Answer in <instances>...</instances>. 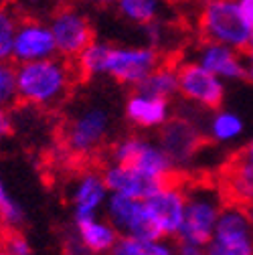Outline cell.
I'll return each instance as SVG.
<instances>
[{
	"mask_svg": "<svg viewBox=\"0 0 253 255\" xmlns=\"http://www.w3.org/2000/svg\"><path fill=\"white\" fill-rule=\"evenodd\" d=\"M81 81L75 63L65 57H49L16 65L18 106L35 108L43 112H55L65 104Z\"/></svg>",
	"mask_w": 253,
	"mask_h": 255,
	"instance_id": "1",
	"label": "cell"
},
{
	"mask_svg": "<svg viewBox=\"0 0 253 255\" xmlns=\"http://www.w3.org/2000/svg\"><path fill=\"white\" fill-rule=\"evenodd\" d=\"M197 26L203 41L247 51L253 28L243 20L235 0H201Z\"/></svg>",
	"mask_w": 253,
	"mask_h": 255,
	"instance_id": "2",
	"label": "cell"
},
{
	"mask_svg": "<svg viewBox=\"0 0 253 255\" xmlns=\"http://www.w3.org/2000/svg\"><path fill=\"white\" fill-rule=\"evenodd\" d=\"M47 20L59 57L73 61L87 45L96 41V28H93L91 16L79 4H59Z\"/></svg>",
	"mask_w": 253,
	"mask_h": 255,
	"instance_id": "3",
	"label": "cell"
},
{
	"mask_svg": "<svg viewBox=\"0 0 253 255\" xmlns=\"http://www.w3.org/2000/svg\"><path fill=\"white\" fill-rule=\"evenodd\" d=\"M162 63V53L150 45H110L106 75L120 85L136 87Z\"/></svg>",
	"mask_w": 253,
	"mask_h": 255,
	"instance_id": "4",
	"label": "cell"
},
{
	"mask_svg": "<svg viewBox=\"0 0 253 255\" xmlns=\"http://www.w3.org/2000/svg\"><path fill=\"white\" fill-rule=\"evenodd\" d=\"M215 180L221 207L243 211L253 203V162L241 152V148L219 164Z\"/></svg>",
	"mask_w": 253,
	"mask_h": 255,
	"instance_id": "5",
	"label": "cell"
},
{
	"mask_svg": "<svg viewBox=\"0 0 253 255\" xmlns=\"http://www.w3.org/2000/svg\"><path fill=\"white\" fill-rule=\"evenodd\" d=\"M158 142L172 162H186L211 146L213 138L207 136L193 120L182 114H174L160 124Z\"/></svg>",
	"mask_w": 253,
	"mask_h": 255,
	"instance_id": "6",
	"label": "cell"
},
{
	"mask_svg": "<svg viewBox=\"0 0 253 255\" xmlns=\"http://www.w3.org/2000/svg\"><path fill=\"white\" fill-rule=\"evenodd\" d=\"M178 93L201 108L219 112L225 100V83L197 59L178 61Z\"/></svg>",
	"mask_w": 253,
	"mask_h": 255,
	"instance_id": "7",
	"label": "cell"
},
{
	"mask_svg": "<svg viewBox=\"0 0 253 255\" xmlns=\"http://www.w3.org/2000/svg\"><path fill=\"white\" fill-rule=\"evenodd\" d=\"M207 255H253V229L241 211L221 207Z\"/></svg>",
	"mask_w": 253,
	"mask_h": 255,
	"instance_id": "8",
	"label": "cell"
},
{
	"mask_svg": "<svg viewBox=\"0 0 253 255\" xmlns=\"http://www.w3.org/2000/svg\"><path fill=\"white\" fill-rule=\"evenodd\" d=\"M57 55L55 39L51 33L49 20L41 16H26L20 20L16 39H14V51L12 61L16 65L30 61H41Z\"/></svg>",
	"mask_w": 253,
	"mask_h": 255,
	"instance_id": "9",
	"label": "cell"
},
{
	"mask_svg": "<svg viewBox=\"0 0 253 255\" xmlns=\"http://www.w3.org/2000/svg\"><path fill=\"white\" fill-rule=\"evenodd\" d=\"M112 158L118 166L132 168L152 176H160L162 172L172 168V160L166 152L144 144V140L138 136H130L126 140H120L118 144H112Z\"/></svg>",
	"mask_w": 253,
	"mask_h": 255,
	"instance_id": "10",
	"label": "cell"
},
{
	"mask_svg": "<svg viewBox=\"0 0 253 255\" xmlns=\"http://www.w3.org/2000/svg\"><path fill=\"white\" fill-rule=\"evenodd\" d=\"M195 59L223 81H247V55L235 47L203 41L197 47Z\"/></svg>",
	"mask_w": 253,
	"mask_h": 255,
	"instance_id": "11",
	"label": "cell"
},
{
	"mask_svg": "<svg viewBox=\"0 0 253 255\" xmlns=\"http://www.w3.org/2000/svg\"><path fill=\"white\" fill-rule=\"evenodd\" d=\"M104 186L112 188L116 193L128 195L134 199H148L158 190H162L160 186V176H152V174H144L132 168H124V166H110L104 170L102 174Z\"/></svg>",
	"mask_w": 253,
	"mask_h": 255,
	"instance_id": "12",
	"label": "cell"
},
{
	"mask_svg": "<svg viewBox=\"0 0 253 255\" xmlns=\"http://www.w3.org/2000/svg\"><path fill=\"white\" fill-rule=\"evenodd\" d=\"M148 209L154 213V217L160 223L164 235H174L178 233L182 219H184V193L178 188H162L154 193L152 197L144 199Z\"/></svg>",
	"mask_w": 253,
	"mask_h": 255,
	"instance_id": "13",
	"label": "cell"
},
{
	"mask_svg": "<svg viewBox=\"0 0 253 255\" xmlns=\"http://www.w3.org/2000/svg\"><path fill=\"white\" fill-rule=\"evenodd\" d=\"M170 112V100L156 98V95H146L140 91H132L126 104V116L134 126L152 128L160 126Z\"/></svg>",
	"mask_w": 253,
	"mask_h": 255,
	"instance_id": "14",
	"label": "cell"
},
{
	"mask_svg": "<svg viewBox=\"0 0 253 255\" xmlns=\"http://www.w3.org/2000/svg\"><path fill=\"white\" fill-rule=\"evenodd\" d=\"M134 91L146 93V95H156V98L172 100L178 93V63L174 61H164L158 65L152 73H148L136 87Z\"/></svg>",
	"mask_w": 253,
	"mask_h": 255,
	"instance_id": "15",
	"label": "cell"
},
{
	"mask_svg": "<svg viewBox=\"0 0 253 255\" xmlns=\"http://www.w3.org/2000/svg\"><path fill=\"white\" fill-rule=\"evenodd\" d=\"M168 0H118L114 4L116 14L132 26H144L162 18Z\"/></svg>",
	"mask_w": 253,
	"mask_h": 255,
	"instance_id": "16",
	"label": "cell"
},
{
	"mask_svg": "<svg viewBox=\"0 0 253 255\" xmlns=\"http://www.w3.org/2000/svg\"><path fill=\"white\" fill-rule=\"evenodd\" d=\"M108 51H110V43L106 41H93L91 45H87L75 59V69L79 73L81 81L93 79L98 75H106V59H108Z\"/></svg>",
	"mask_w": 253,
	"mask_h": 255,
	"instance_id": "17",
	"label": "cell"
},
{
	"mask_svg": "<svg viewBox=\"0 0 253 255\" xmlns=\"http://www.w3.org/2000/svg\"><path fill=\"white\" fill-rule=\"evenodd\" d=\"M77 227H79L81 241L96 255H102L104 251H108L118 241L114 229L96 223L91 215H77Z\"/></svg>",
	"mask_w": 253,
	"mask_h": 255,
	"instance_id": "18",
	"label": "cell"
},
{
	"mask_svg": "<svg viewBox=\"0 0 253 255\" xmlns=\"http://www.w3.org/2000/svg\"><path fill=\"white\" fill-rule=\"evenodd\" d=\"M104 180L100 174H87L83 176V182L75 190L73 203L77 207V215H91V211L98 207V203L104 199Z\"/></svg>",
	"mask_w": 253,
	"mask_h": 255,
	"instance_id": "19",
	"label": "cell"
},
{
	"mask_svg": "<svg viewBox=\"0 0 253 255\" xmlns=\"http://www.w3.org/2000/svg\"><path fill=\"white\" fill-rule=\"evenodd\" d=\"M20 20V14L12 6L0 4V61H12L14 39Z\"/></svg>",
	"mask_w": 253,
	"mask_h": 255,
	"instance_id": "20",
	"label": "cell"
},
{
	"mask_svg": "<svg viewBox=\"0 0 253 255\" xmlns=\"http://www.w3.org/2000/svg\"><path fill=\"white\" fill-rule=\"evenodd\" d=\"M18 104V85H16V63L0 61V106L16 108Z\"/></svg>",
	"mask_w": 253,
	"mask_h": 255,
	"instance_id": "21",
	"label": "cell"
},
{
	"mask_svg": "<svg viewBox=\"0 0 253 255\" xmlns=\"http://www.w3.org/2000/svg\"><path fill=\"white\" fill-rule=\"evenodd\" d=\"M112 255H170V251L152 241L138 239L132 235V237H122L120 241H116Z\"/></svg>",
	"mask_w": 253,
	"mask_h": 255,
	"instance_id": "22",
	"label": "cell"
},
{
	"mask_svg": "<svg viewBox=\"0 0 253 255\" xmlns=\"http://www.w3.org/2000/svg\"><path fill=\"white\" fill-rule=\"evenodd\" d=\"M0 247L6 249L10 255H30V247L18 225L0 223Z\"/></svg>",
	"mask_w": 253,
	"mask_h": 255,
	"instance_id": "23",
	"label": "cell"
},
{
	"mask_svg": "<svg viewBox=\"0 0 253 255\" xmlns=\"http://www.w3.org/2000/svg\"><path fill=\"white\" fill-rule=\"evenodd\" d=\"M241 128H243L241 120L229 112H219L213 120V134L217 140H229L237 136L241 132Z\"/></svg>",
	"mask_w": 253,
	"mask_h": 255,
	"instance_id": "24",
	"label": "cell"
},
{
	"mask_svg": "<svg viewBox=\"0 0 253 255\" xmlns=\"http://www.w3.org/2000/svg\"><path fill=\"white\" fill-rule=\"evenodd\" d=\"M22 215L18 211V207L12 203V199L6 195V190L0 182V223H6V225H20Z\"/></svg>",
	"mask_w": 253,
	"mask_h": 255,
	"instance_id": "25",
	"label": "cell"
},
{
	"mask_svg": "<svg viewBox=\"0 0 253 255\" xmlns=\"http://www.w3.org/2000/svg\"><path fill=\"white\" fill-rule=\"evenodd\" d=\"M16 4L22 12L37 16V14H45V12H53L59 6V0H16Z\"/></svg>",
	"mask_w": 253,
	"mask_h": 255,
	"instance_id": "26",
	"label": "cell"
},
{
	"mask_svg": "<svg viewBox=\"0 0 253 255\" xmlns=\"http://www.w3.org/2000/svg\"><path fill=\"white\" fill-rule=\"evenodd\" d=\"M172 237H174V243H176V247H178V255H207V253H203V249H201L199 243L188 241V239L182 237L180 233H174Z\"/></svg>",
	"mask_w": 253,
	"mask_h": 255,
	"instance_id": "27",
	"label": "cell"
},
{
	"mask_svg": "<svg viewBox=\"0 0 253 255\" xmlns=\"http://www.w3.org/2000/svg\"><path fill=\"white\" fill-rule=\"evenodd\" d=\"M14 134V124L10 118V110L0 106V140H6Z\"/></svg>",
	"mask_w": 253,
	"mask_h": 255,
	"instance_id": "28",
	"label": "cell"
},
{
	"mask_svg": "<svg viewBox=\"0 0 253 255\" xmlns=\"http://www.w3.org/2000/svg\"><path fill=\"white\" fill-rule=\"evenodd\" d=\"M235 4L243 16V20L253 28V0H235Z\"/></svg>",
	"mask_w": 253,
	"mask_h": 255,
	"instance_id": "29",
	"label": "cell"
},
{
	"mask_svg": "<svg viewBox=\"0 0 253 255\" xmlns=\"http://www.w3.org/2000/svg\"><path fill=\"white\" fill-rule=\"evenodd\" d=\"M75 2L81 6H91V8H108V6H114L118 0H75Z\"/></svg>",
	"mask_w": 253,
	"mask_h": 255,
	"instance_id": "30",
	"label": "cell"
},
{
	"mask_svg": "<svg viewBox=\"0 0 253 255\" xmlns=\"http://www.w3.org/2000/svg\"><path fill=\"white\" fill-rule=\"evenodd\" d=\"M247 81L253 83V55H247Z\"/></svg>",
	"mask_w": 253,
	"mask_h": 255,
	"instance_id": "31",
	"label": "cell"
},
{
	"mask_svg": "<svg viewBox=\"0 0 253 255\" xmlns=\"http://www.w3.org/2000/svg\"><path fill=\"white\" fill-rule=\"evenodd\" d=\"M245 217H247V221H249V225H251V229H253V203L251 205H247L243 211H241Z\"/></svg>",
	"mask_w": 253,
	"mask_h": 255,
	"instance_id": "32",
	"label": "cell"
},
{
	"mask_svg": "<svg viewBox=\"0 0 253 255\" xmlns=\"http://www.w3.org/2000/svg\"><path fill=\"white\" fill-rule=\"evenodd\" d=\"M241 152H243V154H245V156L249 158V160L253 162V140H251V142H249L247 146H243V148H241Z\"/></svg>",
	"mask_w": 253,
	"mask_h": 255,
	"instance_id": "33",
	"label": "cell"
},
{
	"mask_svg": "<svg viewBox=\"0 0 253 255\" xmlns=\"http://www.w3.org/2000/svg\"><path fill=\"white\" fill-rule=\"evenodd\" d=\"M245 55H253V33H251V41H249V47H247Z\"/></svg>",
	"mask_w": 253,
	"mask_h": 255,
	"instance_id": "34",
	"label": "cell"
},
{
	"mask_svg": "<svg viewBox=\"0 0 253 255\" xmlns=\"http://www.w3.org/2000/svg\"><path fill=\"white\" fill-rule=\"evenodd\" d=\"M0 255H10V253H8L6 249H2V247H0Z\"/></svg>",
	"mask_w": 253,
	"mask_h": 255,
	"instance_id": "35",
	"label": "cell"
}]
</instances>
